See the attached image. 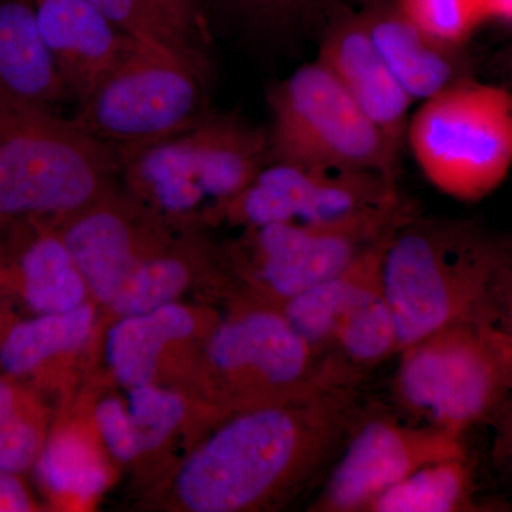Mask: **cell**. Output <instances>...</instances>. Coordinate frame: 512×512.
Masks as SVG:
<instances>
[{
	"mask_svg": "<svg viewBox=\"0 0 512 512\" xmlns=\"http://www.w3.org/2000/svg\"><path fill=\"white\" fill-rule=\"evenodd\" d=\"M362 412L357 384L330 383L238 413L185 463L178 495L195 512L261 507L319 473Z\"/></svg>",
	"mask_w": 512,
	"mask_h": 512,
	"instance_id": "1",
	"label": "cell"
},
{
	"mask_svg": "<svg viewBox=\"0 0 512 512\" xmlns=\"http://www.w3.org/2000/svg\"><path fill=\"white\" fill-rule=\"evenodd\" d=\"M0 94L45 107L70 97L40 32L35 0H0Z\"/></svg>",
	"mask_w": 512,
	"mask_h": 512,
	"instance_id": "17",
	"label": "cell"
},
{
	"mask_svg": "<svg viewBox=\"0 0 512 512\" xmlns=\"http://www.w3.org/2000/svg\"><path fill=\"white\" fill-rule=\"evenodd\" d=\"M93 308L83 303L73 311L40 313L10 330L0 349V365L10 375L32 372L49 357L79 348L89 338Z\"/></svg>",
	"mask_w": 512,
	"mask_h": 512,
	"instance_id": "22",
	"label": "cell"
},
{
	"mask_svg": "<svg viewBox=\"0 0 512 512\" xmlns=\"http://www.w3.org/2000/svg\"><path fill=\"white\" fill-rule=\"evenodd\" d=\"M39 436L15 412L0 414V471L16 474L35 460Z\"/></svg>",
	"mask_w": 512,
	"mask_h": 512,
	"instance_id": "30",
	"label": "cell"
},
{
	"mask_svg": "<svg viewBox=\"0 0 512 512\" xmlns=\"http://www.w3.org/2000/svg\"><path fill=\"white\" fill-rule=\"evenodd\" d=\"M208 359L242 412L323 384L360 382L313 349L278 308L248 309L222 323L208 343Z\"/></svg>",
	"mask_w": 512,
	"mask_h": 512,
	"instance_id": "9",
	"label": "cell"
},
{
	"mask_svg": "<svg viewBox=\"0 0 512 512\" xmlns=\"http://www.w3.org/2000/svg\"><path fill=\"white\" fill-rule=\"evenodd\" d=\"M320 63L367 117L402 148L414 101L407 96L369 35L359 6L333 13L319 30Z\"/></svg>",
	"mask_w": 512,
	"mask_h": 512,
	"instance_id": "13",
	"label": "cell"
},
{
	"mask_svg": "<svg viewBox=\"0 0 512 512\" xmlns=\"http://www.w3.org/2000/svg\"><path fill=\"white\" fill-rule=\"evenodd\" d=\"M406 140L434 188L457 201L484 200L512 167V93L476 76L463 80L421 101Z\"/></svg>",
	"mask_w": 512,
	"mask_h": 512,
	"instance_id": "5",
	"label": "cell"
},
{
	"mask_svg": "<svg viewBox=\"0 0 512 512\" xmlns=\"http://www.w3.org/2000/svg\"><path fill=\"white\" fill-rule=\"evenodd\" d=\"M474 474L467 457L419 468L370 503L366 512L477 511Z\"/></svg>",
	"mask_w": 512,
	"mask_h": 512,
	"instance_id": "21",
	"label": "cell"
},
{
	"mask_svg": "<svg viewBox=\"0 0 512 512\" xmlns=\"http://www.w3.org/2000/svg\"><path fill=\"white\" fill-rule=\"evenodd\" d=\"M367 0H212L218 16L245 36L266 42L319 32L333 13L357 8Z\"/></svg>",
	"mask_w": 512,
	"mask_h": 512,
	"instance_id": "20",
	"label": "cell"
},
{
	"mask_svg": "<svg viewBox=\"0 0 512 512\" xmlns=\"http://www.w3.org/2000/svg\"><path fill=\"white\" fill-rule=\"evenodd\" d=\"M485 22L498 20V22L512 23V0H481Z\"/></svg>",
	"mask_w": 512,
	"mask_h": 512,
	"instance_id": "35",
	"label": "cell"
},
{
	"mask_svg": "<svg viewBox=\"0 0 512 512\" xmlns=\"http://www.w3.org/2000/svg\"><path fill=\"white\" fill-rule=\"evenodd\" d=\"M107 191L73 212L60 237L87 288L110 305L138 262L150 254L143 248L151 244L127 207L106 201Z\"/></svg>",
	"mask_w": 512,
	"mask_h": 512,
	"instance_id": "16",
	"label": "cell"
},
{
	"mask_svg": "<svg viewBox=\"0 0 512 512\" xmlns=\"http://www.w3.org/2000/svg\"><path fill=\"white\" fill-rule=\"evenodd\" d=\"M407 202L397 180L375 171L269 163L222 211L247 227L275 222L343 224Z\"/></svg>",
	"mask_w": 512,
	"mask_h": 512,
	"instance_id": "10",
	"label": "cell"
},
{
	"mask_svg": "<svg viewBox=\"0 0 512 512\" xmlns=\"http://www.w3.org/2000/svg\"><path fill=\"white\" fill-rule=\"evenodd\" d=\"M15 412V397L8 384L0 383V414Z\"/></svg>",
	"mask_w": 512,
	"mask_h": 512,
	"instance_id": "36",
	"label": "cell"
},
{
	"mask_svg": "<svg viewBox=\"0 0 512 512\" xmlns=\"http://www.w3.org/2000/svg\"><path fill=\"white\" fill-rule=\"evenodd\" d=\"M40 32L70 97L89 100L140 40L83 0H35Z\"/></svg>",
	"mask_w": 512,
	"mask_h": 512,
	"instance_id": "14",
	"label": "cell"
},
{
	"mask_svg": "<svg viewBox=\"0 0 512 512\" xmlns=\"http://www.w3.org/2000/svg\"><path fill=\"white\" fill-rule=\"evenodd\" d=\"M29 510L30 500L25 488L12 474L0 471V512Z\"/></svg>",
	"mask_w": 512,
	"mask_h": 512,
	"instance_id": "34",
	"label": "cell"
},
{
	"mask_svg": "<svg viewBox=\"0 0 512 512\" xmlns=\"http://www.w3.org/2000/svg\"><path fill=\"white\" fill-rule=\"evenodd\" d=\"M127 413L144 453L160 446L177 429L184 419L185 403L177 393L141 384L131 387Z\"/></svg>",
	"mask_w": 512,
	"mask_h": 512,
	"instance_id": "28",
	"label": "cell"
},
{
	"mask_svg": "<svg viewBox=\"0 0 512 512\" xmlns=\"http://www.w3.org/2000/svg\"><path fill=\"white\" fill-rule=\"evenodd\" d=\"M507 238L474 222L417 215L394 231L383 252L382 288L400 350L480 318Z\"/></svg>",
	"mask_w": 512,
	"mask_h": 512,
	"instance_id": "2",
	"label": "cell"
},
{
	"mask_svg": "<svg viewBox=\"0 0 512 512\" xmlns=\"http://www.w3.org/2000/svg\"><path fill=\"white\" fill-rule=\"evenodd\" d=\"M390 237L369 249L338 275L279 306V311L296 333L320 355L329 357L330 345L340 323L370 292L382 285L383 252Z\"/></svg>",
	"mask_w": 512,
	"mask_h": 512,
	"instance_id": "18",
	"label": "cell"
},
{
	"mask_svg": "<svg viewBox=\"0 0 512 512\" xmlns=\"http://www.w3.org/2000/svg\"><path fill=\"white\" fill-rule=\"evenodd\" d=\"M266 101L269 163L375 171L397 180L402 148L318 59L271 84Z\"/></svg>",
	"mask_w": 512,
	"mask_h": 512,
	"instance_id": "6",
	"label": "cell"
},
{
	"mask_svg": "<svg viewBox=\"0 0 512 512\" xmlns=\"http://www.w3.org/2000/svg\"><path fill=\"white\" fill-rule=\"evenodd\" d=\"M494 460L512 487V396L494 417Z\"/></svg>",
	"mask_w": 512,
	"mask_h": 512,
	"instance_id": "33",
	"label": "cell"
},
{
	"mask_svg": "<svg viewBox=\"0 0 512 512\" xmlns=\"http://www.w3.org/2000/svg\"><path fill=\"white\" fill-rule=\"evenodd\" d=\"M128 36L157 47L211 76L207 50L184 36L153 0H83Z\"/></svg>",
	"mask_w": 512,
	"mask_h": 512,
	"instance_id": "24",
	"label": "cell"
},
{
	"mask_svg": "<svg viewBox=\"0 0 512 512\" xmlns=\"http://www.w3.org/2000/svg\"><path fill=\"white\" fill-rule=\"evenodd\" d=\"M359 9L384 62L413 101L431 99L474 77L466 46L448 45L424 32L396 0H367Z\"/></svg>",
	"mask_w": 512,
	"mask_h": 512,
	"instance_id": "15",
	"label": "cell"
},
{
	"mask_svg": "<svg viewBox=\"0 0 512 512\" xmlns=\"http://www.w3.org/2000/svg\"><path fill=\"white\" fill-rule=\"evenodd\" d=\"M119 170L116 151L76 121L0 94V217L72 215Z\"/></svg>",
	"mask_w": 512,
	"mask_h": 512,
	"instance_id": "3",
	"label": "cell"
},
{
	"mask_svg": "<svg viewBox=\"0 0 512 512\" xmlns=\"http://www.w3.org/2000/svg\"><path fill=\"white\" fill-rule=\"evenodd\" d=\"M40 480L57 494L90 498L107 483L106 468L82 437L62 434L47 444L37 461Z\"/></svg>",
	"mask_w": 512,
	"mask_h": 512,
	"instance_id": "25",
	"label": "cell"
},
{
	"mask_svg": "<svg viewBox=\"0 0 512 512\" xmlns=\"http://www.w3.org/2000/svg\"><path fill=\"white\" fill-rule=\"evenodd\" d=\"M208 79L177 57L138 42L74 121L120 158L200 120L207 113Z\"/></svg>",
	"mask_w": 512,
	"mask_h": 512,
	"instance_id": "8",
	"label": "cell"
},
{
	"mask_svg": "<svg viewBox=\"0 0 512 512\" xmlns=\"http://www.w3.org/2000/svg\"><path fill=\"white\" fill-rule=\"evenodd\" d=\"M101 439L119 460L130 461L141 454L126 407L117 399L103 400L96 410Z\"/></svg>",
	"mask_w": 512,
	"mask_h": 512,
	"instance_id": "31",
	"label": "cell"
},
{
	"mask_svg": "<svg viewBox=\"0 0 512 512\" xmlns=\"http://www.w3.org/2000/svg\"><path fill=\"white\" fill-rule=\"evenodd\" d=\"M313 503L316 512H366L387 488L437 461L467 457L464 436L393 414L362 412Z\"/></svg>",
	"mask_w": 512,
	"mask_h": 512,
	"instance_id": "11",
	"label": "cell"
},
{
	"mask_svg": "<svg viewBox=\"0 0 512 512\" xmlns=\"http://www.w3.org/2000/svg\"><path fill=\"white\" fill-rule=\"evenodd\" d=\"M194 328L190 311L173 302L154 311L124 316L107 338V359L114 375L127 387L150 384L165 346L187 338Z\"/></svg>",
	"mask_w": 512,
	"mask_h": 512,
	"instance_id": "19",
	"label": "cell"
},
{
	"mask_svg": "<svg viewBox=\"0 0 512 512\" xmlns=\"http://www.w3.org/2000/svg\"><path fill=\"white\" fill-rule=\"evenodd\" d=\"M127 183L160 211L224 210L269 164L265 128L205 113L192 126L120 157Z\"/></svg>",
	"mask_w": 512,
	"mask_h": 512,
	"instance_id": "7",
	"label": "cell"
},
{
	"mask_svg": "<svg viewBox=\"0 0 512 512\" xmlns=\"http://www.w3.org/2000/svg\"><path fill=\"white\" fill-rule=\"evenodd\" d=\"M505 66H507V72L512 77V45L508 49L507 56H505Z\"/></svg>",
	"mask_w": 512,
	"mask_h": 512,
	"instance_id": "37",
	"label": "cell"
},
{
	"mask_svg": "<svg viewBox=\"0 0 512 512\" xmlns=\"http://www.w3.org/2000/svg\"><path fill=\"white\" fill-rule=\"evenodd\" d=\"M414 215L412 202H407L396 210L343 224L275 222L248 227L245 244L255 262L256 281L279 308L338 275Z\"/></svg>",
	"mask_w": 512,
	"mask_h": 512,
	"instance_id": "12",
	"label": "cell"
},
{
	"mask_svg": "<svg viewBox=\"0 0 512 512\" xmlns=\"http://www.w3.org/2000/svg\"><path fill=\"white\" fill-rule=\"evenodd\" d=\"M20 269L33 311L62 313L83 305L87 285L60 235L33 239L20 258Z\"/></svg>",
	"mask_w": 512,
	"mask_h": 512,
	"instance_id": "23",
	"label": "cell"
},
{
	"mask_svg": "<svg viewBox=\"0 0 512 512\" xmlns=\"http://www.w3.org/2000/svg\"><path fill=\"white\" fill-rule=\"evenodd\" d=\"M161 12L194 45L207 50L211 42L210 0H153Z\"/></svg>",
	"mask_w": 512,
	"mask_h": 512,
	"instance_id": "32",
	"label": "cell"
},
{
	"mask_svg": "<svg viewBox=\"0 0 512 512\" xmlns=\"http://www.w3.org/2000/svg\"><path fill=\"white\" fill-rule=\"evenodd\" d=\"M424 32L453 46H467L485 23L481 0H396Z\"/></svg>",
	"mask_w": 512,
	"mask_h": 512,
	"instance_id": "27",
	"label": "cell"
},
{
	"mask_svg": "<svg viewBox=\"0 0 512 512\" xmlns=\"http://www.w3.org/2000/svg\"><path fill=\"white\" fill-rule=\"evenodd\" d=\"M188 278V266L180 256H144L109 306L123 316L154 311L173 302L184 291Z\"/></svg>",
	"mask_w": 512,
	"mask_h": 512,
	"instance_id": "26",
	"label": "cell"
},
{
	"mask_svg": "<svg viewBox=\"0 0 512 512\" xmlns=\"http://www.w3.org/2000/svg\"><path fill=\"white\" fill-rule=\"evenodd\" d=\"M399 355L393 393L413 420L466 436L512 396L510 352L480 319L436 330Z\"/></svg>",
	"mask_w": 512,
	"mask_h": 512,
	"instance_id": "4",
	"label": "cell"
},
{
	"mask_svg": "<svg viewBox=\"0 0 512 512\" xmlns=\"http://www.w3.org/2000/svg\"><path fill=\"white\" fill-rule=\"evenodd\" d=\"M480 320L497 333L512 357V237L507 238Z\"/></svg>",
	"mask_w": 512,
	"mask_h": 512,
	"instance_id": "29",
	"label": "cell"
},
{
	"mask_svg": "<svg viewBox=\"0 0 512 512\" xmlns=\"http://www.w3.org/2000/svg\"><path fill=\"white\" fill-rule=\"evenodd\" d=\"M210 2H211V5H212V0H210Z\"/></svg>",
	"mask_w": 512,
	"mask_h": 512,
	"instance_id": "38",
	"label": "cell"
}]
</instances>
